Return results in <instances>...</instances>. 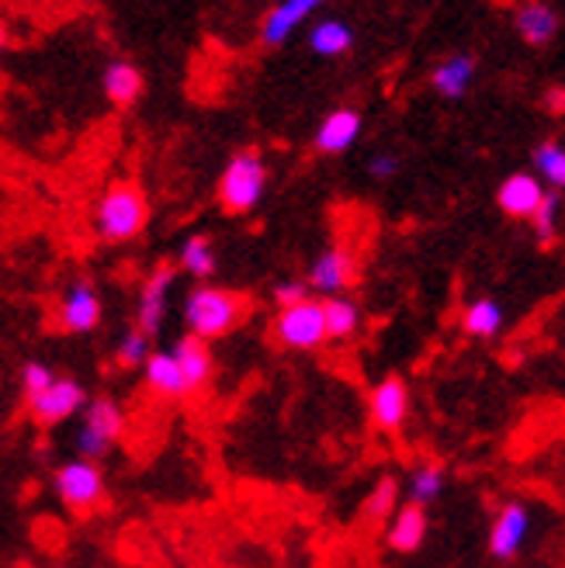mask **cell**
Returning a JSON list of instances; mask_svg holds the SVG:
<instances>
[{
  "instance_id": "cell-15",
  "label": "cell",
  "mask_w": 565,
  "mask_h": 568,
  "mask_svg": "<svg viewBox=\"0 0 565 568\" xmlns=\"http://www.w3.org/2000/svg\"><path fill=\"white\" fill-rule=\"evenodd\" d=\"M171 357L178 361V367H181V375H184L191 392L202 388L212 378V372H215V361H212V351L205 347V339H198L191 333L178 339V347H174Z\"/></svg>"
},
{
  "instance_id": "cell-30",
  "label": "cell",
  "mask_w": 565,
  "mask_h": 568,
  "mask_svg": "<svg viewBox=\"0 0 565 568\" xmlns=\"http://www.w3.org/2000/svg\"><path fill=\"white\" fill-rule=\"evenodd\" d=\"M531 219H534V233H538V240L542 243H552L555 240V230H558V194H548L545 191L538 212H534Z\"/></svg>"
},
{
  "instance_id": "cell-23",
  "label": "cell",
  "mask_w": 565,
  "mask_h": 568,
  "mask_svg": "<svg viewBox=\"0 0 565 568\" xmlns=\"http://www.w3.org/2000/svg\"><path fill=\"white\" fill-rule=\"evenodd\" d=\"M323 323H326V336L347 339V336H354V329L361 323V308L351 298L333 295V298L323 302Z\"/></svg>"
},
{
  "instance_id": "cell-8",
  "label": "cell",
  "mask_w": 565,
  "mask_h": 568,
  "mask_svg": "<svg viewBox=\"0 0 565 568\" xmlns=\"http://www.w3.org/2000/svg\"><path fill=\"white\" fill-rule=\"evenodd\" d=\"M174 264H157L153 274L147 277L143 292H139V333L147 339L160 333V323H163V305H167V292H171L174 284Z\"/></svg>"
},
{
  "instance_id": "cell-1",
  "label": "cell",
  "mask_w": 565,
  "mask_h": 568,
  "mask_svg": "<svg viewBox=\"0 0 565 568\" xmlns=\"http://www.w3.org/2000/svg\"><path fill=\"white\" fill-rule=\"evenodd\" d=\"M253 308L250 295L230 292V288H198L184 302V320L191 326V336L198 339H215L230 336Z\"/></svg>"
},
{
  "instance_id": "cell-13",
  "label": "cell",
  "mask_w": 565,
  "mask_h": 568,
  "mask_svg": "<svg viewBox=\"0 0 565 568\" xmlns=\"http://www.w3.org/2000/svg\"><path fill=\"white\" fill-rule=\"evenodd\" d=\"M361 135V115L354 108H336L323 119L316 132V150L320 153H344L354 146V139Z\"/></svg>"
},
{
  "instance_id": "cell-29",
  "label": "cell",
  "mask_w": 565,
  "mask_h": 568,
  "mask_svg": "<svg viewBox=\"0 0 565 568\" xmlns=\"http://www.w3.org/2000/svg\"><path fill=\"white\" fill-rule=\"evenodd\" d=\"M150 357V344H147V336L139 333V329H129L122 336V344L115 351V364L119 367H139V364H147Z\"/></svg>"
},
{
  "instance_id": "cell-3",
  "label": "cell",
  "mask_w": 565,
  "mask_h": 568,
  "mask_svg": "<svg viewBox=\"0 0 565 568\" xmlns=\"http://www.w3.org/2000/svg\"><path fill=\"white\" fill-rule=\"evenodd\" d=\"M268 187V163L258 150L236 153L222 170L219 181V209L225 215H246L258 209L261 194Z\"/></svg>"
},
{
  "instance_id": "cell-5",
  "label": "cell",
  "mask_w": 565,
  "mask_h": 568,
  "mask_svg": "<svg viewBox=\"0 0 565 568\" xmlns=\"http://www.w3.org/2000/svg\"><path fill=\"white\" fill-rule=\"evenodd\" d=\"M56 493L73 514H91L104 503V475L94 462H67L56 468Z\"/></svg>"
},
{
  "instance_id": "cell-14",
  "label": "cell",
  "mask_w": 565,
  "mask_h": 568,
  "mask_svg": "<svg viewBox=\"0 0 565 568\" xmlns=\"http://www.w3.org/2000/svg\"><path fill=\"white\" fill-rule=\"evenodd\" d=\"M542 197H545V187L531 174H514V178H506L500 187V209L511 219H531L534 212H538Z\"/></svg>"
},
{
  "instance_id": "cell-27",
  "label": "cell",
  "mask_w": 565,
  "mask_h": 568,
  "mask_svg": "<svg viewBox=\"0 0 565 568\" xmlns=\"http://www.w3.org/2000/svg\"><path fill=\"white\" fill-rule=\"evenodd\" d=\"M395 509H400V481H395L392 475H385L372 489L369 503H364V514H369V520H385L395 514Z\"/></svg>"
},
{
  "instance_id": "cell-4",
  "label": "cell",
  "mask_w": 565,
  "mask_h": 568,
  "mask_svg": "<svg viewBox=\"0 0 565 568\" xmlns=\"http://www.w3.org/2000/svg\"><path fill=\"white\" fill-rule=\"evenodd\" d=\"M274 339L289 351H316L326 339L323 302L305 298L299 305L281 308V316L274 320Z\"/></svg>"
},
{
  "instance_id": "cell-6",
  "label": "cell",
  "mask_w": 565,
  "mask_h": 568,
  "mask_svg": "<svg viewBox=\"0 0 565 568\" xmlns=\"http://www.w3.org/2000/svg\"><path fill=\"white\" fill-rule=\"evenodd\" d=\"M122 409L111 399H94L88 403V413H83V430L77 434V447L83 454V462H94L101 454L119 440L122 434Z\"/></svg>"
},
{
  "instance_id": "cell-19",
  "label": "cell",
  "mask_w": 565,
  "mask_h": 568,
  "mask_svg": "<svg viewBox=\"0 0 565 568\" xmlns=\"http://www.w3.org/2000/svg\"><path fill=\"white\" fill-rule=\"evenodd\" d=\"M104 94L111 98V104H132L139 94H143V73H139L132 63L119 60V63H108L104 70Z\"/></svg>"
},
{
  "instance_id": "cell-35",
  "label": "cell",
  "mask_w": 565,
  "mask_h": 568,
  "mask_svg": "<svg viewBox=\"0 0 565 568\" xmlns=\"http://www.w3.org/2000/svg\"><path fill=\"white\" fill-rule=\"evenodd\" d=\"M4 42H8V28L0 24V49H4Z\"/></svg>"
},
{
  "instance_id": "cell-34",
  "label": "cell",
  "mask_w": 565,
  "mask_h": 568,
  "mask_svg": "<svg viewBox=\"0 0 565 568\" xmlns=\"http://www.w3.org/2000/svg\"><path fill=\"white\" fill-rule=\"evenodd\" d=\"M545 104H548V111H555V115H565V88H552Z\"/></svg>"
},
{
  "instance_id": "cell-36",
  "label": "cell",
  "mask_w": 565,
  "mask_h": 568,
  "mask_svg": "<svg viewBox=\"0 0 565 568\" xmlns=\"http://www.w3.org/2000/svg\"><path fill=\"white\" fill-rule=\"evenodd\" d=\"M56 568H63V565H56Z\"/></svg>"
},
{
  "instance_id": "cell-2",
  "label": "cell",
  "mask_w": 565,
  "mask_h": 568,
  "mask_svg": "<svg viewBox=\"0 0 565 568\" xmlns=\"http://www.w3.org/2000/svg\"><path fill=\"white\" fill-rule=\"evenodd\" d=\"M150 219V202L147 191L132 184V181H119L111 184L98 205V236L104 243H125L143 233V225Z\"/></svg>"
},
{
  "instance_id": "cell-9",
  "label": "cell",
  "mask_w": 565,
  "mask_h": 568,
  "mask_svg": "<svg viewBox=\"0 0 565 568\" xmlns=\"http://www.w3.org/2000/svg\"><path fill=\"white\" fill-rule=\"evenodd\" d=\"M101 323V298L91 281H77L60 302V329L91 333Z\"/></svg>"
},
{
  "instance_id": "cell-11",
  "label": "cell",
  "mask_w": 565,
  "mask_h": 568,
  "mask_svg": "<svg viewBox=\"0 0 565 568\" xmlns=\"http://www.w3.org/2000/svg\"><path fill=\"white\" fill-rule=\"evenodd\" d=\"M527 527H531V517L521 503H506L500 509V517L493 520V534H490V551L496 558H514L524 545L527 537Z\"/></svg>"
},
{
  "instance_id": "cell-28",
  "label": "cell",
  "mask_w": 565,
  "mask_h": 568,
  "mask_svg": "<svg viewBox=\"0 0 565 568\" xmlns=\"http://www.w3.org/2000/svg\"><path fill=\"white\" fill-rule=\"evenodd\" d=\"M534 163H538V170L548 178V184L565 187V150L558 142H542V146L534 150Z\"/></svg>"
},
{
  "instance_id": "cell-24",
  "label": "cell",
  "mask_w": 565,
  "mask_h": 568,
  "mask_svg": "<svg viewBox=\"0 0 565 568\" xmlns=\"http://www.w3.org/2000/svg\"><path fill=\"white\" fill-rule=\"evenodd\" d=\"M465 333L472 336H496L503 326V308L493 298H478L465 308V320H462Z\"/></svg>"
},
{
  "instance_id": "cell-17",
  "label": "cell",
  "mask_w": 565,
  "mask_h": 568,
  "mask_svg": "<svg viewBox=\"0 0 565 568\" xmlns=\"http://www.w3.org/2000/svg\"><path fill=\"white\" fill-rule=\"evenodd\" d=\"M309 11H316V0H292V4H278L264 18V28H261L264 45H281V42H285L295 32V24L305 21Z\"/></svg>"
},
{
  "instance_id": "cell-22",
  "label": "cell",
  "mask_w": 565,
  "mask_h": 568,
  "mask_svg": "<svg viewBox=\"0 0 565 568\" xmlns=\"http://www.w3.org/2000/svg\"><path fill=\"white\" fill-rule=\"evenodd\" d=\"M309 45H313L316 55H344L354 45V32L344 21H320L313 32H309Z\"/></svg>"
},
{
  "instance_id": "cell-18",
  "label": "cell",
  "mask_w": 565,
  "mask_h": 568,
  "mask_svg": "<svg viewBox=\"0 0 565 568\" xmlns=\"http://www.w3.org/2000/svg\"><path fill=\"white\" fill-rule=\"evenodd\" d=\"M147 385L163 395V399H181V395H188V382L181 375V367L171 354H150L147 357Z\"/></svg>"
},
{
  "instance_id": "cell-7",
  "label": "cell",
  "mask_w": 565,
  "mask_h": 568,
  "mask_svg": "<svg viewBox=\"0 0 565 568\" xmlns=\"http://www.w3.org/2000/svg\"><path fill=\"white\" fill-rule=\"evenodd\" d=\"M83 399H88V395H83V388L73 378H56L39 399L28 403V413H32V419L42 426H56V423L70 419L83 406Z\"/></svg>"
},
{
  "instance_id": "cell-32",
  "label": "cell",
  "mask_w": 565,
  "mask_h": 568,
  "mask_svg": "<svg viewBox=\"0 0 565 568\" xmlns=\"http://www.w3.org/2000/svg\"><path fill=\"white\" fill-rule=\"evenodd\" d=\"M274 298H278V305H281V308H289V305H299V302H305L309 295H305L302 284L289 281V284H281V288L274 292Z\"/></svg>"
},
{
  "instance_id": "cell-26",
  "label": "cell",
  "mask_w": 565,
  "mask_h": 568,
  "mask_svg": "<svg viewBox=\"0 0 565 568\" xmlns=\"http://www.w3.org/2000/svg\"><path fill=\"white\" fill-rule=\"evenodd\" d=\"M441 489H444V468H441L437 462L416 468V471H413V478H410V496H413V506H427V503H434V499L441 496Z\"/></svg>"
},
{
  "instance_id": "cell-25",
  "label": "cell",
  "mask_w": 565,
  "mask_h": 568,
  "mask_svg": "<svg viewBox=\"0 0 565 568\" xmlns=\"http://www.w3.org/2000/svg\"><path fill=\"white\" fill-rule=\"evenodd\" d=\"M181 267L194 277H212L215 274V246L209 236H191L181 250Z\"/></svg>"
},
{
  "instance_id": "cell-33",
  "label": "cell",
  "mask_w": 565,
  "mask_h": 568,
  "mask_svg": "<svg viewBox=\"0 0 565 568\" xmlns=\"http://www.w3.org/2000/svg\"><path fill=\"white\" fill-rule=\"evenodd\" d=\"M369 170H372L375 178H392L395 170H400V160H395V156H375V160L369 163Z\"/></svg>"
},
{
  "instance_id": "cell-31",
  "label": "cell",
  "mask_w": 565,
  "mask_h": 568,
  "mask_svg": "<svg viewBox=\"0 0 565 568\" xmlns=\"http://www.w3.org/2000/svg\"><path fill=\"white\" fill-rule=\"evenodd\" d=\"M56 382V375L49 372L46 364H24V372H21V385H24V395H28V403L39 399V395Z\"/></svg>"
},
{
  "instance_id": "cell-20",
  "label": "cell",
  "mask_w": 565,
  "mask_h": 568,
  "mask_svg": "<svg viewBox=\"0 0 565 568\" xmlns=\"http://www.w3.org/2000/svg\"><path fill=\"white\" fill-rule=\"evenodd\" d=\"M475 77V60L472 55H447V60L434 70V88L444 98H462L468 91V83Z\"/></svg>"
},
{
  "instance_id": "cell-12",
  "label": "cell",
  "mask_w": 565,
  "mask_h": 568,
  "mask_svg": "<svg viewBox=\"0 0 565 568\" xmlns=\"http://www.w3.org/2000/svg\"><path fill=\"white\" fill-rule=\"evenodd\" d=\"M354 253L347 246H330L326 253H320V261L309 271V281H313V288L326 292V295H336L341 288L354 281Z\"/></svg>"
},
{
  "instance_id": "cell-10",
  "label": "cell",
  "mask_w": 565,
  "mask_h": 568,
  "mask_svg": "<svg viewBox=\"0 0 565 568\" xmlns=\"http://www.w3.org/2000/svg\"><path fill=\"white\" fill-rule=\"evenodd\" d=\"M406 413H410V388H406V382L395 378V375L382 378L372 388V419H375V426H379V430H385V434H392V430H400V426H403Z\"/></svg>"
},
{
  "instance_id": "cell-21",
  "label": "cell",
  "mask_w": 565,
  "mask_h": 568,
  "mask_svg": "<svg viewBox=\"0 0 565 568\" xmlns=\"http://www.w3.org/2000/svg\"><path fill=\"white\" fill-rule=\"evenodd\" d=\"M517 32H521L524 42H531V45H545V42L558 32V18H555V11L545 8V4H527V8H521V14H517Z\"/></svg>"
},
{
  "instance_id": "cell-16",
  "label": "cell",
  "mask_w": 565,
  "mask_h": 568,
  "mask_svg": "<svg viewBox=\"0 0 565 568\" xmlns=\"http://www.w3.org/2000/svg\"><path fill=\"white\" fill-rule=\"evenodd\" d=\"M423 537H427V514H423V506L410 503L403 509H395L392 527H389V548L406 555L423 545Z\"/></svg>"
}]
</instances>
